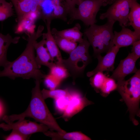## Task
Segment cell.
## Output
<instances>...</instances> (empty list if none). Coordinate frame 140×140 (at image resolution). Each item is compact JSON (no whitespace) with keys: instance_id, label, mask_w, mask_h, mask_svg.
I'll list each match as a JSON object with an SVG mask.
<instances>
[{"instance_id":"obj_28","label":"cell","mask_w":140,"mask_h":140,"mask_svg":"<svg viewBox=\"0 0 140 140\" xmlns=\"http://www.w3.org/2000/svg\"><path fill=\"white\" fill-rule=\"evenodd\" d=\"M44 79L45 85L50 90L55 89L59 86L61 82L49 73L46 74Z\"/></svg>"},{"instance_id":"obj_16","label":"cell","mask_w":140,"mask_h":140,"mask_svg":"<svg viewBox=\"0 0 140 140\" xmlns=\"http://www.w3.org/2000/svg\"><path fill=\"white\" fill-rule=\"evenodd\" d=\"M20 38L19 37L13 38L9 34L5 35L0 33V67H4L9 62L7 57L8 48L11 44L17 43Z\"/></svg>"},{"instance_id":"obj_22","label":"cell","mask_w":140,"mask_h":140,"mask_svg":"<svg viewBox=\"0 0 140 140\" xmlns=\"http://www.w3.org/2000/svg\"><path fill=\"white\" fill-rule=\"evenodd\" d=\"M49 69V74L61 82L70 76L67 70L62 65L55 63Z\"/></svg>"},{"instance_id":"obj_14","label":"cell","mask_w":140,"mask_h":140,"mask_svg":"<svg viewBox=\"0 0 140 140\" xmlns=\"http://www.w3.org/2000/svg\"><path fill=\"white\" fill-rule=\"evenodd\" d=\"M52 20L46 19L47 32L43 33L45 39V45L48 51L53 60L57 64H61L63 60L62 55L51 32V24Z\"/></svg>"},{"instance_id":"obj_29","label":"cell","mask_w":140,"mask_h":140,"mask_svg":"<svg viewBox=\"0 0 140 140\" xmlns=\"http://www.w3.org/2000/svg\"><path fill=\"white\" fill-rule=\"evenodd\" d=\"M12 131L9 135L5 137L6 140H25L28 139L29 136L25 135L19 132L14 130Z\"/></svg>"},{"instance_id":"obj_21","label":"cell","mask_w":140,"mask_h":140,"mask_svg":"<svg viewBox=\"0 0 140 140\" xmlns=\"http://www.w3.org/2000/svg\"><path fill=\"white\" fill-rule=\"evenodd\" d=\"M69 7L65 1L54 6L51 19L52 20L54 19H59L66 21L67 16L69 14Z\"/></svg>"},{"instance_id":"obj_10","label":"cell","mask_w":140,"mask_h":140,"mask_svg":"<svg viewBox=\"0 0 140 140\" xmlns=\"http://www.w3.org/2000/svg\"><path fill=\"white\" fill-rule=\"evenodd\" d=\"M71 98L62 117L68 119L81 110L86 107L93 103L86 96H83L78 92H70Z\"/></svg>"},{"instance_id":"obj_3","label":"cell","mask_w":140,"mask_h":140,"mask_svg":"<svg viewBox=\"0 0 140 140\" xmlns=\"http://www.w3.org/2000/svg\"><path fill=\"white\" fill-rule=\"evenodd\" d=\"M127 80L118 81L116 90L121 95L129 113L130 120L135 125L139 124L136 116L139 117L140 101V70Z\"/></svg>"},{"instance_id":"obj_18","label":"cell","mask_w":140,"mask_h":140,"mask_svg":"<svg viewBox=\"0 0 140 140\" xmlns=\"http://www.w3.org/2000/svg\"><path fill=\"white\" fill-rule=\"evenodd\" d=\"M129 6L128 26H131L134 31L140 36V5L137 0H130Z\"/></svg>"},{"instance_id":"obj_20","label":"cell","mask_w":140,"mask_h":140,"mask_svg":"<svg viewBox=\"0 0 140 140\" xmlns=\"http://www.w3.org/2000/svg\"><path fill=\"white\" fill-rule=\"evenodd\" d=\"M58 47L69 54L76 47L77 43L56 35H53Z\"/></svg>"},{"instance_id":"obj_30","label":"cell","mask_w":140,"mask_h":140,"mask_svg":"<svg viewBox=\"0 0 140 140\" xmlns=\"http://www.w3.org/2000/svg\"><path fill=\"white\" fill-rule=\"evenodd\" d=\"M131 54L137 60L140 57V40H139L134 43Z\"/></svg>"},{"instance_id":"obj_31","label":"cell","mask_w":140,"mask_h":140,"mask_svg":"<svg viewBox=\"0 0 140 140\" xmlns=\"http://www.w3.org/2000/svg\"><path fill=\"white\" fill-rule=\"evenodd\" d=\"M69 7L70 10L69 16L75 10L76 5H78L81 0H65Z\"/></svg>"},{"instance_id":"obj_7","label":"cell","mask_w":140,"mask_h":140,"mask_svg":"<svg viewBox=\"0 0 140 140\" xmlns=\"http://www.w3.org/2000/svg\"><path fill=\"white\" fill-rule=\"evenodd\" d=\"M129 2L130 0H116L105 12L100 14V19L117 21L121 27L128 26Z\"/></svg>"},{"instance_id":"obj_12","label":"cell","mask_w":140,"mask_h":140,"mask_svg":"<svg viewBox=\"0 0 140 140\" xmlns=\"http://www.w3.org/2000/svg\"><path fill=\"white\" fill-rule=\"evenodd\" d=\"M137 60L129 53L124 59L121 60L110 77L118 81L125 79L127 75L135 73L138 70L136 66Z\"/></svg>"},{"instance_id":"obj_23","label":"cell","mask_w":140,"mask_h":140,"mask_svg":"<svg viewBox=\"0 0 140 140\" xmlns=\"http://www.w3.org/2000/svg\"><path fill=\"white\" fill-rule=\"evenodd\" d=\"M42 96L44 100L51 98L54 100L60 97L69 95L70 91L68 88L65 89H55L53 90H47L43 89L41 90Z\"/></svg>"},{"instance_id":"obj_9","label":"cell","mask_w":140,"mask_h":140,"mask_svg":"<svg viewBox=\"0 0 140 140\" xmlns=\"http://www.w3.org/2000/svg\"><path fill=\"white\" fill-rule=\"evenodd\" d=\"M119 49L114 45L104 56L100 54L97 55L96 57L98 60L97 65L93 70L87 73V76L90 77L98 72L113 71L115 59Z\"/></svg>"},{"instance_id":"obj_1","label":"cell","mask_w":140,"mask_h":140,"mask_svg":"<svg viewBox=\"0 0 140 140\" xmlns=\"http://www.w3.org/2000/svg\"><path fill=\"white\" fill-rule=\"evenodd\" d=\"M44 28L43 26L39 25L36 31L30 33L24 51L15 60L9 61L3 70L0 71V77H7L12 79L21 78L41 80L45 78L46 74L39 69L36 62L34 47L37 40L42 36Z\"/></svg>"},{"instance_id":"obj_5","label":"cell","mask_w":140,"mask_h":140,"mask_svg":"<svg viewBox=\"0 0 140 140\" xmlns=\"http://www.w3.org/2000/svg\"><path fill=\"white\" fill-rule=\"evenodd\" d=\"M83 38V41L69 54L68 58L63 59L61 64L68 71L74 83L76 78L82 74L91 60L89 52L90 45L84 35Z\"/></svg>"},{"instance_id":"obj_33","label":"cell","mask_w":140,"mask_h":140,"mask_svg":"<svg viewBox=\"0 0 140 140\" xmlns=\"http://www.w3.org/2000/svg\"><path fill=\"white\" fill-rule=\"evenodd\" d=\"M108 5L112 4L116 0H104Z\"/></svg>"},{"instance_id":"obj_26","label":"cell","mask_w":140,"mask_h":140,"mask_svg":"<svg viewBox=\"0 0 140 140\" xmlns=\"http://www.w3.org/2000/svg\"><path fill=\"white\" fill-rule=\"evenodd\" d=\"M117 83L115 80L110 77H107L100 91L101 95L104 97L107 96L112 92L116 90Z\"/></svg>"},{"instance_id":"obj_13","label":"cell","mask_w":140,"mask_h":140,"mask_svg":"<svg viewBox=\"0 0 140 140\" xmlns=\"http://www.w3.org/2000/svg\"><path fill=\"white\" fill-rule=\"evenodd\" d=\"M126 27L123 26L121 31H115L114 32V45L119 48L132 45L134 43L140 39V36Z\"/></svg>"},{"instance_id":"obj_32","label":"cell","mask_w":140,"mask_h":140,"mask_svg":"<svg viewBox=\"0 0 140 140\" xmlns=\"http://www.w3.org/2000/svg\"><path fill=\"white\" fill-rule=\"evenodd\" d=\"M3 111V108L2 104L0 101V116L2 114Z\"/></svg>"},{"instance_id":"obj_8","label":"cell","mask_w":140,"mask_h":140,"mask_svg":"<svg viewBox=\"0 0 140 140\" xmlns=\"http://www.w3.org/2000/svg\"><path fill=\"white\" fill-rule=\"evenodd\" d=\"M5 122L0 124V128L5 131L15 130L27 136L38 132L44 133L49 129L48 126L44 124H38L25 118L18 120L15 122L11 121Z\"/></svg>"},{"instance_id":"obj_24","label":"cell","mask_w":140,"mask_h":140,"mask_svg":"<svg viewBox=\"0 0 140 140\" xmlns=\"http://www.w3.org/2000/svg\"><path fill=\"white\" fill-rule=\"evenodd\" d=\"M90 77L89 81L91 85L97 93H100L107 76L103 72H98Z\"/></svg>"},{"instance_id":"obj_2","label":"cell","mask_w":140,"mask_h":140,"mask_svg":"<svg viewBox=\"0 0 140 140\" xmlns=\"http://www.w3.org/2000/svg\"><path fill=\"white\" fill-rule=\"evenodd\" d=\"M41 80H35V85L32 90V96L30 104L26 110L18 114L4 116L3 120L5 122L30 117L48 126L50 130L61 133L66 132L59 126L52 115L43 98L40 88Z\"/></svg>"},{"instance_id":"obj_4","label":"cell","mask_w":140,"mask_h":140,"mask_svg":"<svg viewBox=\"0 0 140 140\" xmlns=\"http://www.w3.org/2000/svg\"><path fill=\"white\" fill-rule=\"evenodd\" d=\"M115 22L108 20L103 25L94 24L84 30L83 33L92 46L95 56L107 53L114 45L113 26Z\"/></svg>"},{"instance_id":"obj_27","label":"cell","mask_w":140,"mask_h":140,"mask_svg":"<svg viewBox=\"0 0 140 140\" xmlns=\"http://www.w3.org/2000/svg\"><path fill=\"white\" fill-rule=\"evenodd\" d=\"M71 96L70 93L69 95L62 96L55 100V106L58 111L64 113L68 105Z\"/></svg>"},{"instance_id":"obj_25","label":"cell","mask_w":140,"mask_h":140,"mask_svg":"<svg viewBox=\"0 0 140 140\" xmlns=\"http://www.w3.org/2000/svg\"><path fill=\"white\" fill-rule=\"evenodd\" d=\"M13 6L11 2L0 0V21L5 20L13 15Z\"/></svg>"},{"instance_id":"obj_17","label":"cell","mask_w":140,"mask_h":140,"mask_svg":"<svg viewBox=\"0 0 140 140\" xmlns=\"http://www.w3.org/2000/svg\"><path fill=\"white\" fill-rule=\"evenodd\" d=\"M81 26L79 24L76 23L73 27L58 31L55 28L51 30L52 35H56L66 38L72 41L79 43L83 39V33L80 31Z\"/></svg>"},{"instance_id":"obj_11","label":"cell","mask_w":140,"mask_h":140,"mask_svg":"<svg viewBox=\"0 0 140 140\" xmlns=\"http://www.w3.org/2000/svg\"><path fill=\"white\" fill-rule=\"evenodd\" d=\"M14 7L17 13L18 24L26 19L31 12L37 10L39 0H10Z\"/></svg>"},{"instance_id":"obj_6","label":"cell","mask_w":140,"mask_h":140,"mask_svg":"<svg viewBox=\"0 0 140 140\" xmlns=\"http://www.w3.org/2000/svg\"><path fill=\"white\" fill-rule=\"evenodd\" d=\"M107 5L104 0H81L78 7L70 15L67 24H70L75 20H80L88 26L95 24L97 22V14L101 7Z\"/></svg>"},{"instance_id":"obj_19","label":"cell","mask_w":140,"mask_h":140,"mask_svg":"<svg viewBox=\"0 0 140 140\" xmlns=\"http://www.w3.org/2000/svg\"><path fill=\"white\" fill-rule=\"evenodd\" d=\"M53 140H91V139L81 131L61 133L48 130L44 133Z\"/></svg>"},{"instance_id":"obj_15","label":"cell","mask_w":140,"mask_h":140,"mask_svg":"<svg viewBox=\"0 0 140 140\" xmlns=\"http://www.w3.org/2000/svg\"><path fill=\"white\" fill-rule=\"evenodd\" d=\"M43 39L39 42L37 41L34 45L36 55L35 57L36 62L40 68L42 65L46 66L50 69L55 63L52 59L45 45V39L42 35Z\"/></svg>"}]
</instances>
